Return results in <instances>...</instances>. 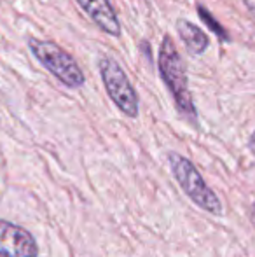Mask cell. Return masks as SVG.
Segmentation results:
<instances>
[{"label":"cell","mask_w":255,"mask_h":257,"mask_svg":"<svg viewBox=\"0 0 255 257\" xmlns=\"http://www.w3.org/2000/svg\"><path fill=\"white\" fill-rule=\"evenodd\" d=\"M159 74L163 82L166 84L168 91L171 93L177 105V110L187 119L189 122L196 124L197 112L192 102V95L189 91L187 68L170 35H164L159 48V60H157Z\"/></svg>","instance_id":"cell-1"},{"label":"cell","mask_w":255,"mask_h":257,"mask_svg":"<svg viewBox=\"0 0 255 257\" xmlns=\"http://www.w3.org/2000/svg\"><path fill=\"white\" fill-rule=\"evenodd\" d=\"M168 163H170L171 173H173L175 180L178 186L184 189V193L204 212L213 213V215H222V203L218 196L208 187L201 173L194 166L191 159L185 156L170 153L168 154Z\"/></svg>","instance_id":"cell-2"},{"label":"cell","mask_w":255,"mask_h":257,"mask_svg":"<svg viewBox=\"0 0 255 257\" xmlns=\"http://www.w3.org/2000/svg\"><path fill=\"white\" fill-rule=\"evenodd\" d=\"M28 48L39 60V63L48 72H51L63 86L75 89L81 88L86 82V77L79 63L72 58V54H68L58 44L30 37L28 39Z\"/></svg>","instance_id":"cell-3"},{"label":"cell","mask_w":255,"mask_h":257,"mask_svg":"<svg viewBox=\"0 0 255 257\" xmlns=\"http://www.w3.org/2000/svg\"><path fill=\"white\" fill-rule=\"evenodd\" d=\"M98 68L107 93H109L110 100L116 103V107L128 117H138V95L129 82L124 68L114 58H102L98 61Z\"/></svg>","instance_id":"cell-4"},{"label":"cell","mask_w":255,"mask_h":257,"mask_svg":"<svg viewBox=\"0 0 255 257\" xmlns=\"http://www.w3.org/2000/svg\"><path fill=\"white\" fill-rule=\"evenodd\" d=\"M0 257H39V245L25 227L0 219Z\"/></svg>","instance_id":"cell-5"},{"label":"cell","mask_w":255,"mask_h":257,"mask_svg":"<svg viewBox=\"0 0 255 257\" xmlns=\"http://www.w3.org/2000/svg\"><path fill=\"white\" fill-rule=\"evenodd\" d=\"M81 9L96 23V27L112 37L121 35V23L110 0H77Z\"/></svg>","instance_id":"cell-6"},{"label":"cell","mask_w":255,"mask_h":257,"mask_svg":"<svg viewBox=\"0 0 255 257\" xmlns=\"http://www.w3.org/2000/svg\"><path fill=\"white\" fill-rule=\"evenodd\" d=\"M175 25H177V32L189 54L199 56V54L206 51L208 46H210V41H208V35L199 27H196V25L187 20H182V18L177 20Z\"/></svg>","instance_id":"cell-7"},{"label":"cell","mask_w":255,"mask_h":257,"mask_svg":"<svg viewBox=\"0 0 255 257\" xmlns=\"http://www.w3.org/2000/svg\"><path fill=\"white\" fill-rule=\"evenodd\" d=\"M196 11H197V16L201 18V21H203V23L206 25V27L210 28V30L213 32V34L217 35V37L220 39L222 42H229V41H231V35L227 34V30H225V28L222 27V25L218 23L217 20H215V16L206 9V7H203L201 4H197Z\"/></svg>","instance_id":"cell-8"},{"label":"cell","mask_w":255,"mask_h":257,"mask_svg":"<svg viewBox=\"0 0 255 257\" xmlns=\"http://www.w3.org/2000/svg\"><path fill=\"white\" fill-rule=\"evenodd\" d=\"M241 4L246 7V11H248V13L255 18V0H241Z\"/></svg>","instance_id":"cell-9"},{"label":"cell","mask_w":255,"mask_h":257,"mask_svg":"<svg viewBox=\"0 0 255 257\" xmlns=\"http://www.w3.org/2000/svg\"><path fill=\"white\" fill-rule=\"evenodd\" d=\"M248 147L252 149V153L255 154V132L252 133V137H250V140H248Z\"/></svg>","instance_id":"cell-10"},{"label":"cell","mask_w":255,"mask_h":257,"mask_svg":"<svg viewBox=\"0 0 255 257\" xmlns=\"http://www.w3.org/2000/svg\"><path fill=\"white\" fill-rule=\"evenodd\" d=\"M252 215H253V220H255V203H253V206H252Z\"/></svg>","instance_id":"cell-11"}]
</instances>
